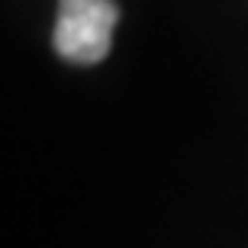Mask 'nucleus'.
Segmentation results:
<instances>
[{
    "mask_svg": "<svg viewBox=\"0 0 248 248\" xmlns=\"http://www.w3.org/2000/svg\"><path fill=\"white\" fill-rule=\"evenodd\" d=\"M120 23L116 0H58L55 52L71 64H97L110 55L113 29Z\"/></svg>",
    "mask_w": 248,
    "mask_h": 248,
    "instance_id": "1",
    "label": "nucleus"
}]
</instances>
